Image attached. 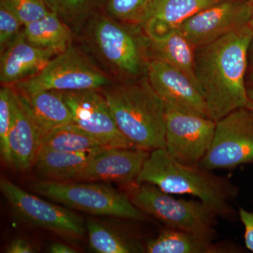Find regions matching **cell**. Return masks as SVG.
Instances as JSON below:
<instances>
[{
	"label": "cell",
	"mask_w": 253,
	"mask_h": 253,
	"mask_svg": "<svg viewBox=\"0 0 253 253\" xmlns=\"http://www.w3.org/2000/svg\"><path fill=\"white\" fill-rule=\"evenodd\" d=\"M6 252L8 253H33L36 252L30 243L26 240L16 239L13 240L6 248Z\"/></svg>",
	"instance_id": "cell-31"
},
{
	"label": "cell",
	"mask_w": 253,
	"mask_h": 253,
	"mask_svg": "<svg viewBox=\"0 0 253 253\" xmlns=\"http://www.w3.org/2000/svg\"><path fill=\"white\" fill-rule=\"evenodd\" d=\"M19 93L27 103L32 116L41 131L42 139L51 129L73 123L72 114L63 99L62 91Z\"/></svg>",
	"instance_id": "cell-20"
},
{
	"label": "cell",
	"mask_w": 253,
	"mask_h": 253,
	"mask_svg": "<svg viewBox=\"0 0 253 253\" xmlns=\"http://www.w3.org/2000/svg\"><path fill=\"white\" fill-rule=\"evenodd\" d=\"M246 95L247 103L246 107L253 111V71L249 70L246 78Z\"/></svg>",
	"instance_id": "cell-32"
},
{
	"label": "cell",
	"mask_w": 253,
	"mask_h": 253,
	"mask_svg": "<svg viewBox=\"0 0 253 253\" xmlns=\"http://www.w3.org/2000/svg\"><path fill=\"white\" fill-rule=\"evenodd\" d=\"M149 154L135 147L108 148L96 154L72 181L136 183Z\"/></svg>",
	"instance_id": "cell-14"
},
{
	"label": "cell",
	"mask_w": 253,
	"mask_h": 253,
	"mask_svg": "<svg viewBox=\"0 0 253 253\" xmlns=\"http://www.w3.org/2000/svg\"><path fill=\"white\" fill-rule=\"evenodd\" d=\"M149 0H103L105 14L126 24H140Z\"/></svg>",
	"instance_id": "cell-26"
},
{
	"label": "cell",
	"mask_w": 253,
	"mask_h": 253,
	"mask_svg": "<svg viewBox=\"0 0 253 253\" xmlns=\"http://www.w3.org/2000/svg\"><path fill=\"white\" fill-rule=\"evenodd\" d=\"M221 0H149L140 24L149 39H158L176 29L188 18Z\"/></svg>",
	"instance_id": "cell-17"
},
{
	"label": "cell",
	"mask_w": 253,
	"mask_h": 253,
	"mask_svg": "<svg viewBox=\"0 0 253 253\" xmlns=\"http://www.w3.org/2000/svg\"><path fill=\"white\" fill-rule=\"evenodd\" d=\"M106 149L77 152L40 150L33 166L42 180L72 181L96 154Z\"/></svg>",
	"instance_id": "cell-18"
},
{
	"label": "cell",
	"mask_w": 253,
	"mask_h": 253,
	"mask_svg": "<svg viewBox=\"0 0 253 253\" xmlns=\"http://www.w3.org/2000/svg\"><path fill=\"white\" fill-rule=\"evenodd\" d=\"M23 26L9 9L0 3V51H3L21 35Z\"/></svg>",
	"instance_id": "cell-29"
},
{
	"label": "cell",
	"mask_w": 253,
	"mask_h": 253,
	"mask_svg": "<svg viewBox=\"0 0 253 253\" xmlns=\"http://www.w3.org/2000/svg\"><path fill=\"white\" fill-rule=\"evenodd\" d=\"M23 36L31 44L61 54L71 45V28L51 11L44 18L24 26Z\"/></svg>",
	"instance_id": "cell-22"
},
{
	"label": "cell",
	"mask_w": 253,
	"mask_h": 253,
	"mask_svg": "<svg viewBox=\"0 0 253 253\" xmlns=\"http://www.w3.org/2000/svg\"><path fill=\"white\" fill-rule=\"evenodd\" d=\"M146 74L150 84L165 104L183 112L210 118L199 88L180 71L161 60L151 59Z\"/></svg>",
	"instance_id": "cell-13"
},
{
	"label": "cell",
	"mask_w": 253,
	"mask_h": 253,
	"mask_svg": "<svg viewBox=\"0 0 253 253\" xmlns=\"http://www.w3.org/2000/svg\"><path fill=\"white\" fill-rule=\"evenodd\" d=\"M49 252L51 253H76L77 251L71 246L61 243H54L49 246Z\"/></svg>",
	"instance_id": "cell-33"
},
{
	"label": "cell",
	"mask_w": 253,
	"mask_h": 253,
	"mask_svg": "<svg viewBox=\"0 0 253 253\" xmlns=\"http://www.w3.org/2000/svg\"><path fill=\"white\" fill-rule=\"evenodd\" d=\"M42 136L24 97L14 90L13 116L9 134L11 166L27 170L34 165L41 147Z\"/></svg>",
	"instance_id": "cell-15"
},
{
	"label": "cell",
	"mask_w": 253,
	"mask_h": 253,
	"mask_svg": "<svg viewBox=\"0 0 253 253\" xmlns=\"http://www.w3.org/2000/svg\"><path fill=\"white\" fill-rule=\"evenodd\" d=\"M253 2L221 0L186 20L176 29L195 49L251 23Z\"/></svg>",
	"instance_id": "cell-11"
},
{
	"label": "cell",
	"mask_w": 253,
	"mask_h": 253,
	"mask_svg": "<svg viewBox=\"0 0 253 253\" xmlns=\"http://www.w3.org/2000/svg\"><path fill=\"white\" fill-rule=\"evenodd\" d=\"M50 9L70 28L81 26L94 15L103 0H46Z\"/></svg>",
	"instance_id": "cell-25"
},
{
	"label": "cell",
	"mask_w": 253,
	"mask_h": 253,
	"mask_svg": "<svg viewBox=\"0 0 253 253\" xmlns=\"http://www.w3.org/2000/svg\"><path fill=\"white\" fill-rule=\"evenodd\" d=\"M249 69L253 71V37L249 49Z\"/></svg>",
	"instance_id": "cell-34"
},
{
	"label": "cell",
	"mask_w": 253,
	"mask_h": 253,
	"mask_svg": "<svg viewBox=\"0 0 253 253\" xmlns=\"http://www.w3.org/2000/svg\"><path fill=\"white\" fill-rule=\"evenodd\" d=\"M146 44L147 51L153 56L151 59L169 63L186 75L199 88L195 74V48L180 32L175 29L158 39L146 37Z\"/></svg>",
	"instance_id": "cell-21"
},
{
	"label": "cell",
	"mask_w": 253,
	"mask_h": 253,
	"mask_svg": "<svg viewBox=\"0 0 253 253\" xmlns=\"http://www.w3.org/2000/svg\"><path fill=\"white\" fill-rule=\"evenodd\" d=\"M36 194L94 215L139 221L145 214L131 202L129 195L91 181L41 180L31 184Z\"/></svg>",
	"instance_id": "cell-4"
},
{
	"label": "cell",
	"mask_w": 253,
	"mask_h": 253,
	"mask_svg": "<svg viewBox=\"0 0 253 253\" xmlns=\"http://www.w3.org/2000/svg\"><path fill=\"white\" fill-rule=\"evenodd\" d=\"M89 36L99 59L111 73L123 78L139 77L147 71L146 37L137 38L124 23L106 14L92 15Z\"/></svg>",
	"instance_id": "cell-5"
},
{
	"label": "cell",
	"mask_w": 253,
	"mask_h": 253,
	"mask_svg": "<svg viewBox=\"0 0 253 253\" xmlns=\"http://www.w3.org/2000/svg\"><path fill=\"white\" fill-rule=\"evenodd\" d=\"M253 163V111L240 108L216 122L212 143L199 167L233 169Z\"/></svg>",
	"instance_id": "cell-8"
},
{
	"label": "cell",
	"mask_w": 253,
	"mask_h": 253,
	"mask_svg": "<svg viewBox=\"0 0 253 253\" xmlns=\"http://www.w3.org/2000/svg\"><path fill=\"white\" fill-rule=\"evenodd\" d=\"M101 148L106 147L76 124L71 123L46 133L42 139L40 150L77 152Z\"/></svg>",
	"instance_id": "cell-23"
},
{
	"label": "cell",
	"mask_w": 253,
	"mask_h": 253,
	"mask_svg": "<svg viewBox=\"0 0 253 253\" xmlns=\"http://www.w3.org/2000/svg\"><path fill=\"white\" fill-rule=\"evenodd\" d=\"M249 1H252V2H253V0H249Z\"/></svg>",
	"instance_id": "cell-36"
},
{
	"label": "cell",
	"mask_w": 253,
	"mask_h": 253,
	"mask_svg": "<svg viewBox=\"0 0 253 253\" xmlns=\"http://www.w3.org/2000/svg\"><path fill=\"white\" fill-rule=\"evenodd\" d=\"M251 25L253 27V15H252V18H251Z\"/></svg>",
	"instance_id": "cell-35"
},
{
	"label": "cell",
	"mask_w": 253,
	"mask_h": 253,
	"mask_svg": "<svg viewBox=\"0 0 253 253\" xmlns=\"http://www.w3.org/2000/svg\"><path fill=\"white\" fill-rule=\"evenodd\" d=\"M14 94V89L10 86H4L0 90V151L3 161L9 166L11 158L8 139L12 123Z\"/></svg>",
	"instance_id": "cell-27"
},
{
	"label": "cell",
	"mask_w": 253,
	"mask_h": 253,
	"mask_svg": "<svg viewBox=\"0 0 253 253\" xmlns=\"http://www.w3.org/2000/svg\"><path fill=\"white\" fill-rule=\"evenodd\" d=\"M251 23L195 49V74L213 121H219L247 103L246 78Z\"/></svg>",
	"instance_id": "cell-1"
},
{
	"label": "cell",
	"mask_w": 253,
	"mask_h": 253,
	"mask_svg": "<svg viewBox=\"0 0 253 253\" xmlns=\"http://www.w3.org/2000/svg\"><path fill=\"white\" fill-rule=\"evenodd\" d=\"M0 3L11 10L24 26L53 11L44 0H0Z\"/></svg>",
	"instance_id": "cell-28"
},
{
	"label": "cell",
	"mask_w": 253,
	"mask_h": 253,
	"mask_svg": "<svg viewBox=\"0 0 253 253\" xmlns=\"http://www.w3.org/2000/svg\"><path fill=\"white\" fill-rule=\"evenodd\" d=\"M136 184H149L169 194L189 195L210 206L218 216L230 218L238 188L229 179L212 171L184 166L165 149L151 151Z\"/></svg>",
	"instance_id": "cell-2"
},
{
	"label": "cell",
	"mask_w": 253,
	"mask_h": 253,
	"mask_svg": "<svg viewBox=\"0 0 253 253\" xmlns=\"http://www.w3.org/2000/svg\"><path fill=\"white\" fill-rule=\"evenodd\" d=\"M215 126L211 118L166 105L165 149L181 164L198 167L211 146Z\"/></svg>",
	"instance_id": "cell-10"
},
{
	"label": "cell",
	"mask_w": 253,
	"mask_h": 253,
	"mask_svg": "<svg viewBox=\"0 0 253 253\" xmlns=\"http://www.w3.org/2000/svg\"><path fill=\"white\" fill-rule=\"evenodd\" d=\"M73 123L106 148L133 147L118 129L101 89L62 91Z\"/></svg>",
	"instance_id": "cell-12"
},
{
	"label": "cell",
	"mask_w": 253,
	"mask_h": 253,
	"mask_svg": "<svg viewBox=\"0 0 253 253\" xmlns=\"http://www.w3.org/2000/svg\"><path fill=\"white\" fill-rule=\"evenodd\" d=\"M111 84L113 82L109 75L96 67L71 44L51 59L36 76L15 86L19 92L28 94L43 90L102 89Z\"/></svg>",
	"instance_id": "cell-7"
},
{
	"label": "cell",
	"mask_w": 253,
	"mask_h": 253,
	"mask_svg": "<svg viewBox=\"0 0 253 253\" xmlns=\"http://www.w3.org/2000/svg\"><path fill=\"white\" fill-rule=\"evenodd\" d=\"M118 129L133 147L151 151L166 146V105L147 78L101 89Z\"/></svg>",
	"instance_id": "cell-3"
},
{
	"label": "cell",
	"mask_w": 253,
	"mask_h": 253,
	"mask_svg": "<svg viewBox=\"0 0 253 253\" xmlns=\"http://www.w3.org/2000/svg\"><path fill=\"white\" fill-rule=\"evenodd\" d=\"M91 249L99 253H136L145 252L144 247L136 240L120 234L111 228L94 220L86 223Z\"/></svg>",
	"instance_id": "cell-24"
},
{
	"label": "cell",
	"mask_w": 253,
	"mask_h": 253,
	"mask_svg": "<svg viewBox=\"0 0 253 253\" xmlns=\"http://www.w3.org/2000/svg\"><path fill=\"white\" fill-rule=\"evenodd\" d=\"M239 217L244 226V241L247 249L253 253V211L239 209Z\"/></svg>",
	"instance_id": "cell-30"
},
{
	"label": "cell",
	"mask_w": 253,
	"mask_h": 253,
	"mask_svg": "<svg viewBox=\"0 0 253 253\" xmlns=\"http://www.w3.org/2000/svg\"><path fill=\"white\" fill-rule=\"evenodd\" d=\"M0 189L19 220L63 237L81 239L85 234L83 219L76 213L28 193L1 178Z\"/></svg>",
	"instance_id": "cell-9"
},
{
	"label": "cell",
	"mask_w": 253,
	"mask_h": 253,
	"mask_svg": "<svg viewBox=\"0 0 253 253\" xmlns=\"http://www.w3.org/2000/svg\"><path fill=\"white\" fill-rule=\"evenodd\" d=\"M59 53L31 44L19 36L1 52L0 81L4 86H12L29 79L44 69Z\"/></svg>",
	"instance_id": "cell-16"
},
{
	"label": "cell",
	"mask_w": 253,
	"mask_h": 253,
	"mask_svg": "<svg viewBox=\"0 0 253 253\" xmlns=\"http://www.w3.org/2000/svg\"><path fill=\"white\" fill-rule=\"evenodd\" d=\"M144 249L149 253H217L236 250L214 243L212 238L167 227L149 240Z\"/></svg>",
	"instance_id": "cell-19"
},
{
	"label": "cell",
	"mask_w": 253,
	"mask_h": 253,
	"mask_svg": "<svg viewBox=\"0 0 253 253\" xmlns=\"http://www.w3.org/2000/svg\"><path fill=\"white\" fill-rule=\"evenodd\" d=\"M129 196L138 209L166 227L212 239L215 236L218 215L202 201L176 199L149 184H138Z\"/></svg>",
	"instance_id": "cell-6"
},
{
	"label": "cell",
	"mask_w": 253,
	"mask_h": 253,
	"mask_svg": "<svg viewBox=\"0 0 253 253\" xmlns=\"http://www.w3.org/2000/svg\"><path fill=\"white\" fill-rule=\"evenodd\" d=\"M44 1H46V3H47V1H46V0H44Z\"/></svg>",
	"instance_id": "cell-37"
}]
</instances>
